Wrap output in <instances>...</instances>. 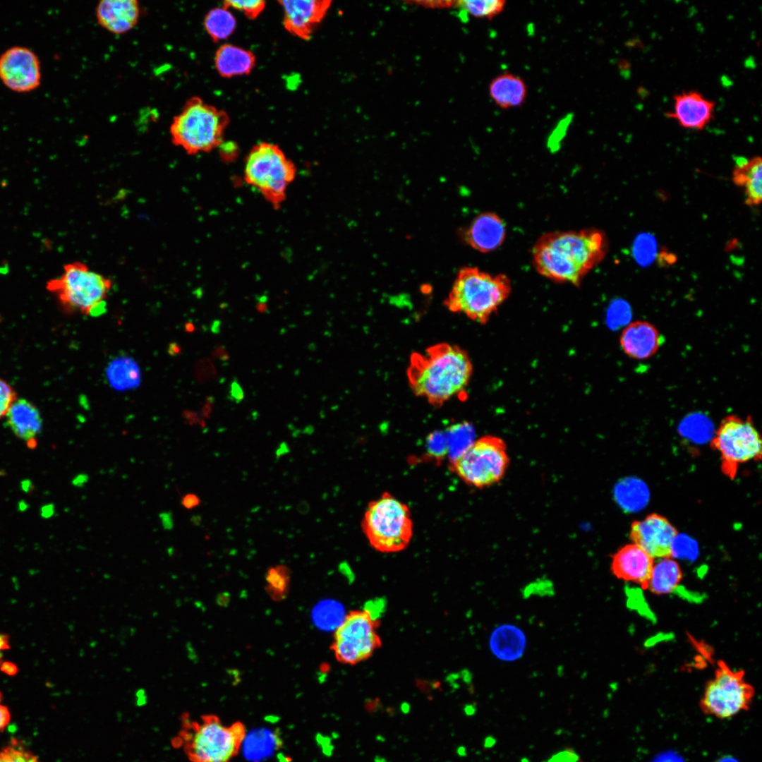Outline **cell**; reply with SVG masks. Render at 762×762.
<instances>
[{
	"label": "cell",
	"instance_id": "cell-42",
	"mask_svg": "<svg viewBox=\"0 0 762 762\" xmlns=\"http://www.w3.org/2000/svg\"><path fill=\"white\" fill-rule=\"evenodd\" d=\"M221 321L216 320L213 322L212 325V331L213 333L218 334L220 332Z\"/></svg>",
	"mask_w": 762,
	"mask_h": 762
},
{
	"label": "cell",
	"instance_id": "cell-17",
	"mask_svg": "<svg viewBox=\"0 0 762 762\" xmlns=\"http://www.w3.org/2000/svg\"><path fill=\"white\" fill-rule=\"evenodd\" d=\"M654 563V559L639 546L629 543L612 555L610 569L617 578L646 589Z\"/></svg>",
	"mask_w": 762,
	"mask_h": 762
},
{
	"label": "cell",
	"instance_id": "cell-7",
	"mask_svg": "<svg viewBox=\"0 0 762 762\" xmlns=\"http://www.w3.org/2000/svg\"><path fill=\"white\" fill-rule=\"evenodd\" d=\"M296 168L283 150L272 143L260 142L249 151L245 160V181L274 208L286 198L288 186L294 180Z\"/></svg>",
	"mask_w": 762,
	"mask_h": 762
},
{
	"label": "cell",
	"instance_id": "cell-43",
	"mask_svg": "<svg viewBox=\"0 0 762 762\" xmlns=\"http://www.w3.org/2000/svg\"><path fill=\"white\" fill-rule=\"evenodd\" d=\"M201 521V518L199 516H193L191 518V521L195 525H199Z\"/></svg>",
	"mask_w": 762,
	"mask_h": 762
},
{
	"label": "cell",
	"instance_id": "cell-19",
	"mask_svg": "<svg viewBox=\"0 0 762 762\" xmlns=\"http://www.w3.org/2000/svg\"><path fill=\"white\" fill-rule=\"evenodd\" d=\"M461 236L473 249L489 253L498 248L504 242L506 225L497 214L483 212L461 231Z\"/></svg>",
	"mask_w": 762,
	"mask_h": 762
},
{
	"label": "cell",
	"instance_id": "cell-35",
	"mask_svg": "<svg viewBox=\"0 0 762 762\" xmlns=\"http://www.w3.org/2000/svg\"><path fill=\"white\" fill-rule=\"evenodd\" d=\"M229 397L232 401L236 404H239L244 399V392L238 381L236 379L233 380L230 383Z\"/></svg>",
	"mask_w": 762,
	"mask_h": 762
},
{
	"label": "cell",
	"instance_id": "cell-10",
	"mask_svg": "<svg viewBox=\"0 0 762 762\" xmlns=\"http://www.w3.org/2000/svg\"><path fill=\"white\" fill-rule=\"evenodd\" d=\"M720 454L722 473L730 479L742 464L761 459L762 442L751 416L732 414L720 422L710 443Z\"/></svg>",
	"mask_w": 762,
	"mask_h": 762
},
{
	"label": "cell",
	"instance_id": "cell-4",
	"mask_svg": "<svg viewBox=\"0 0 762 762\" xmlns=\"http://www.w3.org/2000/svg\"><path fill=\"white\" fill-rule=\"evenodd\" d=\"M512 291L509 277L492 275L475 267L458 272L445 305L452 313L485 324L507 299Z\"/></svg>",
	"mask_w": 762,
	"mask_h": 762
},
{
	"label": "cell",
	"instance_id": "cell-29",
	"mask_svg": "<svg viewBox=\"0 0 762 762\" xmlns=\"http://www.w3.org/2000/svg\"><path fill=\"white\" fill-rule=\"evenodd\" d=\"M506 4L504 0H464L455 1L454 6L461 13L492 20L504 11Z\"/></svg>",
	"mask_w": 762,
	"mask_h": 762
},
{
	"label": "cell",
	"instance_id": "cell-36",
	"mask_svg": "<svg viewBox=\"0 0 762 762\" xmlns=\"http://www.w3.org/2000/svg\"><path fill=\"white\" fill-rule=\"evenodd\" d=\"M200 503V498L194 493L186 494L182 497L181 500V505L187 509L195 508L199 506Z\"/></svg>",
	"mask_w": 762,
	"mask_h": 762
},
{
	"label": "cell",
	"instance_id": "cell-15",
	"mask_svg": "<svg viewBox=\"0 0 762 762\" xmlns=\"http://www.w3.org/2000/svg\"><path fill=\"white\" fill-rule=\"evenodd\" d=\"M283 8V25L291 35L310 40L316 27L325 17L332 1H278Z\"/></svg>",
	"mask_w": 762,
	"mask_h": 762
},
{
	"label": "cell",
	"instance_id": "cell-16",
	"mask_svg": "<svg viewBox=\"0 0 762 762\" xmlns=\"http://www.w3.org/2000/svg\"><path fill=\"white\" fill-rule=\"evenodd\" d=\"M673 99L672 109L666 115L684 128L703 130L713 118L715 102L698 91H682Z\"/></svg>",
	"mask_w": 762,
	"mask_h": 762
},
{
	"label": "cell",
	"instance_id": "cell-32",
	"mask_svg": "<svg viewBox=\"0 0 762 762\" xmlns=\"http://www.w3.org/2000/svg\"><path fill=\"white\" fill-rule=\"evenodd\" d=\"M267 581L272 594L277 598L285 593L288 585L287 569L284 566L272 567L267 573Z\"/></svg>",
	"mask_w": 762,
	"mask_h": 762
},
{
	"label": "cell",
	"instance_id": "cell-26",
	"mask_svg": "<svg viewBox=\"0 0 762 762\" xmlns=\"http://www.w3.org/2000/svg\"><path fill=\"white\" fill-rule=\"evenodd\" d=\"M682 578L683 573L677 562L672 557L661 558L654 563L646 589L658 595L670 593Z\"/></svg>",
	"mask_w": 762,
	"mask_h": 762
},
{
	"label": "cell",
	"instance_id": "cell-13",
	"mask_svg": "<svg viewBox=\"0 0 762 762\" xmlns=\"http://www.w3.org/2000/svg\"><path fill=\"white\" fill-rule=\"evenodd\" d=\"M0 79L16 92L35 90L41 81L38 56L27 47L13 46L7 49L0 56Z\"/></svg>",
	"mask_w": 762,
	"mask_h": 762
},
{
	"label": "cell",
	"instance_id": "cell-1",
	"mask_svg": "<svg viewBox=\"0 0 762 762\" xmlns=\"http://www.w3.org/2000/svg\"><path fill=\"white\" fill-rule=\"evenodd\" d=\"M607 250L605 234L598 229L551 231L540 236L533 246V263L540 275L578 286L604 259Z\"/></svg>",
	"mask_w": 762,
	"mask_h": 762
},
{
	"label": "cell",
	"instance_id": "cell-2",
	"mask_svg": "<svg viewBox=\"0 0 762 762\" xmlns=\"http://www.w3.org/2000/svg\"><path fill=\"white\" fill-rule=\"evenodd\" d=\"M472 374L468 353L447 342L432 345L423 352H413L406 369L413 393L434 406L462 394Z\"/></svg>",
	"mask_w": 762,
	"mask_h": 762
},
{
	"label": "cell",
	"instance_id": "cell-11",
	"mask_svg": "<svg viewBox=\"0 0 762 762\" xmlns=\"http://www.w3.org/2000/svg\"><path fill=\"white\" fill-rule=\"evenodd\" d=\"M717 665L714 677L706 684L701 698L700 708L705 715L727 719L749 709L755 690L744 679V670H733L723 660Z\"/></svg>",
	"mask_w": 762,
	"mask_h": 762
},
{
	"label": "cell",
	"instance_id": "cell-27",
	"mask_svg": "<svg viewBox=\"0 0 762 762\" xmlns=\"http://www.w3.org/2000/svg\"><path fill=\"white\" fill-rule=\"evenodd\" d=\"M203 25L210 38L217 42L226 40L234 33L236 20L230 9L222 6L207 12Z\"/></svg>",
	"mask_w": 762,
	"mask_h": 762
},
{
	"label": "cell",
	"instance_id": "cell-18",
	"mask_svg": "<svg viewBox=\"0 0 762 762\" xmlns=\"http://www.w3.org/2000/svg\"><path fill=\"white\" fill-rule=\"evenodd\" d=\"M665 342L664 336L655 326L646 320L630 322L622 329L619 337L622 351L636 360L651 358Z\"/></svg>",
	"mask_w": 762,
	"mask_h": 762
},
{
	"label": "cell",
	"instance_id": "cell-12",
	"mask_svg": "<svg viewBox=\"0 0 762 762\" xmlns=\"http://www.w3.org/2000/svg\"><path fill=\"white\" fill-rule=\"evenodd\" d=\"M379 619L368 610L348 613L334 631L331 649L337 660L354 665L370 658L381 646Z\"/></svg>",
	"mask_w": 762,
	"mask_h": 762
},
{
	"label": "cell",
	"instance_id": "cell-5",
	"mask_svg": "<svg viewBox=\"0 0 762 762\" xmlns=\"http://www.w3.org/2000/svg\"><path fill=\"white\" fill-rule=\"evenodd\" d=\"M226 111L198 96L188 99L170 125L171 142L188 155L210 152L219 147L229 123Z\"/></svg>",
	"mask_w": 762,
	"mask_h": 762
},
{
	"label": "cell",
	"instance_id": "cell-9",
	"mask_svg": "<svg viewBox=\"0 0 762 762\" xmlns=\"http://www.w3.org/2000/svg\"><path fill=\"white\" fill-rule=\"evenodd\" d=\"M509 464L507 445L494 435H485L474 442L451 461L452 471L466 485L484 488L498 483Z\"/></svg>",
	"mask_w": 762,
	"mask_h": 762
},
{
	"label": "cell",
	"instance_id": "cell-40",
	"mask_svg": "<svg viewBox=\"0 0 762 762\" xmlns=\"http://www.w3.org/2000/svg\"><path fill=\"white\" fill-rule=\"evenodd\" d=\"M106 311V302L102 301L95 305L89 311L88 315L98 316Z\"/></svg>",
	"mask_w": 762,
	"mask_h": 762
},
{
	"label": "cell",
	"instance_id": "cell-20",
	"mask_svg": "<svg viewBox=\"0 0 762 762\" xmlns=\"http://www.w3.org/2000/svg\"><path fill=\"white\" fill-rule=\"evenodd\" d=\"M140 14L136 0H102L95 8L97 23L109 32L125 34L137 25Z\"/></svg>",
	"mask_w": 762,
	"mask_h": 762
},
{
	"label": "cell",
	"instance_id": "cell-30",
	"mask_svg": "<svg viewBox=\"0 0 762 762\" xmlns=\"http://www.w3.org/2000/svg\"><path fill=\"white\" fill-rule=\"evenodd\" d=\"M0 762H40L38 757L32 752L12 741L0 750Z\"/></svg>",
	"mask_w": 762,
	"mask_h": 762
},
{
	"label": "cell",
	"instance_id": "cell-8",
	"mask_svg": "<svg viewBox=\"0 0 762 762\" xmlns=\"http://www.w3.org/2000/svg\"><path fill=\"white\" fill-rule=\"evenodd\" d=\"M111 286L109 278L74 261L65 265L62 273L49 280L46 287L67 312L88 315L95 305L104 301Z\"/></svg>",
	"mask_w": 762,
	"mask_h": 762
},
{
	"label": "cell",
	"instance_id": "cell-44",
	"mask_svg": "<svg viewBox=\"0 0 762 762\" xmlns=\"http://www.w3.org/2000/svg\"><path fill=\"white\" fill-rule=\"evenodd\" d=\"M719 762H737V761H735L734 759L732 758L728 757V758H723V759L722 758Z\"/></svg>",
	"mask_w": 762,
	"mask_h": 762
},
{
	"label": "cell",
	"instance_id": "cell-14",
	"mask_svg": "<svg viewBox=\"0 0 762 762\" xmlns=\"http://www.w3.org/2000/svg\"><path fill=\"white\" fill-rule=\"evenodd\" d=\"M678 531L663 515L652 513L642 520L634 521L629 538L653 559L673 557V545Z\"/></svg>",
	"mask_w": 762,
	"mask_h": 762
},
{
	"label": "cell",
	"instance_id": "cell-37",
	"mask_svg": "<svg viewBox=\"0 0 762 762\" xmlns=\"http://www.w3.org/2000/svg\"><path fill=\"white\" fill-rule=\"evenodd\" d=\"M11 720V713L7 706L2 703V694L0 691V732H2Z\"/></svg>",
	"mask_w": 762,
	"mask_h": 762
},
{
	"label": "cell",
	"instance_id": "cell-34",
	"mask_svg": "<svg viewBox=\"0 0 762 762\" xmlns=\"http://www.w3.org/2000/svg\"><path fill=\"white\" fill-rule=\"evenodd\" d=\"M411 4H414L416 6H423L428 8H446L454 6L455 1H410Z\"/></svg>",
	"mask_w": 762,
	"mask_h": 762
},
{
	"label": "cell",
	"instance_id": "cell-39",
	"mask_svg": "<svg viewBox=\"0 0 762 762\" xmlns=\"http://www.w3.org/2000/svg\"><path fill=\"white\" fill-rule=\"evenodd\" d=\"M159 517L161 520L162 525L164 529L169 531L174 528L173 516L172 514L170 512H161L159 514Z\"/></svg>",
	"mask_w": 762,
	"mask_h": 762
},
{
	"label": "cell",
	"instance_id": "cell-22",
	"mask_svg": "<svg viewBox=\"0 0 762 762\" xmlns=\"http://www.w3.org/2000/svg\"><path fill=\"white\" fill-rule=\"evenodd\" d=\"M488 92L492 100L502 109L522 106L528 95L525 81L509 72L502 73L494 78L489 85Z\"/></svg>",
	"mask_w": 762,
	"mask_h": 762
},
{
	"label": "cell",
	"instance_id": "cell-41",
	"mask_svg": "<svg viewBox=\"0 0 762 762\" xmlns=\"http://www.w3.org/2000/svg\"><path fill=\"white\" fill-rule=\"evenodd\" d=\"M89 479V476L86 473H80L75 477L73 480V484L75 486L84 485Z\"/></svg>",
	"mask_w": 762,
	"mask_h": 762
},
{
	"label": "cell",
	"instance_id": "cell-25",
	"mask_svg": "<svg viewBox=\"0 0 762 762\" xmlns=\"http://www.w3.org/2000/svg\"><path fill=\"white\" fill-rule=\"evenodd\" d=\"M490 646L493 654L500 660L513 661L524 653L526 637L518 627L505 624L497 627L492 632Z\"/></svg>",
	"mask_w": 762,
	"mask_h": 762
},
{
	"label": "cell",
	"instance_id": "cell-33",
	"mask_svg": "<svg viewBox=\"0 0 762 762\" xmlns=\"http://www.w3.org/2000/svg\"><path fill=\"white\" fill-rule=\"evenodd\" d=\"M17 399L14 388L6 380L0 378V420L6 417Z\"/></svg>",
	"mask_w": 762,
	"mask_h": 762
},
{
	"label": "cell",
	"instance_id": "cell-38",
	"mask_svg": "<svg viewBox=\"0 0 762 762\" xmlns=\"http://www.w3.org/2000/svg\"><path fill=\"white\" fill-rule=\"evenodd\" d=\"M10 648L9 639L8 637L0 632V670H4L6 666V663L4 662V655L6 651Z\"/></svg>",
	"mask_w": 762,
	"mask_h": 762
},
{
	"label": "cell",
	"instance_id": "cell-28",
	"mask_svg": "<svg viewBox=\"0 0 762 762\" xmlns=\"http://www.w3.org/2000/svg\"><path fill=\"white\" fill-rule=\"evenodd\" d=\"M107 376L111 385L119 389L135 387L140 381L138 366L127 358L114 360L109 365Z\"/></svg>",
	"mask_w": 762,
	"mask_h": 762
},
{
	"label": "cell",
	"instance_id": "cell-6",
	"mask_svg": "<svg viewBox=\"0 0 762 762\" xmlns=\"http://www.w3.org/2000/svg\"><path fill=\"white\" fill-rule=\"evenodd\" d=\"M361 528L371 547L382 553L404 550L413 533L409 507L388 492L368 503Z\"/></svg>",
	"mask_w": 762,
	"mask_h": 762
},
{
	"label": "cell",
	"instance_id": "cell-31",
	"mask_svg": "<svg viewBox=\"0 0 762 762\" xmlns=\"http://www.w3.org/2000/svg\"><path fill=\"white\" fill-rule=\"evenodd\" d=\"M222 6L241 11L248 18L255 19L264 11L266 2L262 0H227L223 2Z\"/></svg>",
	"mask_w": 762,
	"mask_h": 762
},
{
	"label": "cell",
	"instance_id": "cell-24",
	"mask_svg": "<svg viewBox=\"0 0 762 762\" xmlns=\"http://www.w3.org/2000/svg\"><path fill=\"white\" fill-rule=\"evenodd\" d=\"M734 183L743 188L745 202L749 206L758 205L762 199V160L758 156L746 159L739 157L733 170Z\"/></svg>",
	"mask_w": 762,
	"mask_h": 762
},
{
	"label": "cell",
	"instance_id": "cell-21",
	"mask_svg": "<svg viewBox=\"0 0 762 762\" xmlns=\"http://www.w3.org/2000/svg\"><path fill=\"white\" fill-rule=\"evenodd\" d=\"M13 433L29 448L34 449L42 428V418L38 409L28 399L18 398L6 416Z\"/></svg>",
	"mask_w": 762,
	"mask_h": 762
},
{
	"label": "cell",
	"instance_id": "cell-23",
	"mask_svg": "<svg viewBox=\"0 0 762 762\" xmlns=\"http://www.w3.org/2000/svg\"><path fill=\"white\" fill-rule=\"evenodd\" d=\"M255 63V56L250 50L232 44L220 46L214 57L216 71L226 78L249 74Z\"/></svg>",
	"mask_w": 762,
	"mask_h": 762
},
{
	"label": "cell",
	"instance_id": "cell-3",
	"mask_svg": "<svg viewBox=\"0 0 762 762\" xmlns=\"http://www.w3.org/2000/svg\"><path fill=\"white\" fill-rule=\"evenodd\" d=\"M245 737L246 727L241 722L225 725L213 714L195 720L186 713L171 743L174 747L181 748L190 762H231Z\"/></svg>",
	"mask_w": 762,
	"mask_h": 762
}]
</instances>
